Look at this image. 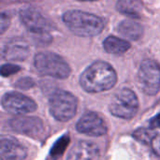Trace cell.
Masks as SVG:
<instances>
[{"label":"cell","instance_id":"cell-1","mask_svg":"<svg viewBox=\"0 0 160 160\" xmlns=\"http://www.w3.org/2000/svg\"><path fill=\"white\" fill-rule=\"evenodd\" d=\"M117 82L114 68L104 61L90 65L81 75V86L89 93H100L112 89Z\"/></svg>","mask_w":160,"mask_h":160},{"label":"cell","instance_id":"cell-2","mask_svg":"<svg viewBox=\"0 0 160 160\" xmlns=\"http://www.w3.org/2000/svg\"><path fill=\"white\" fill-rule=\"evenodd\" d=\"M63 21L72 33L80 37L97 36L104 28V22L101 18L81 10L66 12L63 15Z\"/></svg>","mask_w":160,"mask_h":160},{"label":"cell","instance_id":"cell-3","mask_svg":"<svg viewBox=\"0 0 160 160\" xmlns=\"http://www.w3.org/2000/svg\"><path fill=\"white\" fill-rule=\"evenodd\" d=\"M34 64L39 73L56 79H67L71 72L70 67L61 56L50 52L38 53Z\"/></svg>","mask_w":160,"mask_h":160},{"label":"cell","instance_id":"cell-4","mask_svg":"<svg viewBox=\"0 0 160 160\" xmlns=\"http://www.w3.org/2000/svg\"><path fill=\"white\" fill-rule=\"evenodd\" d=\"M78 107L77 98L69 92L56 90L49 100V109L52 116L60 122L69 121L75 115Z\"/></svg>","mask_w":160,"mask_h":160},{"label":"cell","instance_id":"cell-5","mask_svg":"<svg viewBox=\"0 0 160 160\" xmlns=\"http://www.w3.org/2000/svg\"><path fill=\"white\" fill-rule=\"evenodd\" d=\"M109 109L111 113L116 117L131 119L138 112L139 100L132 90L123 88L112 97Z\"/></svg>","mask_w":160,"mask_h":160},{"label":"cell","instance_id":"cell-6","mask_svg":"<svg viewBox=\"0 0 160 160\" xmlns=\"http://www.w3.org/2000/svg\"><path fill=\"white\" fill-rule=\"evenodd\" d=\"M138 82L140 88L146 95L154 96L160 90V67L151 59L142 61L139 73Z\"/></svg>","mask_w":160,"mask_h":160},{"label":"cell","instance_id":"cell-7","mask_svg":"<svg viewBox=\"0 0 160 160\" xmlns=\"http://www.w3.org/2000/svg\"><path fill=\"white\" fill-rule=\"evenodd\" d=\"M1 104L6 112L14 115L31 113L38 108L36 102L32 98L17 92H9L5 94L2 97Z\"/></svg>","mask_w":160,"mask_h":160},{"label":"cell","instance_id":"cell-8","mask_svg":"<svg viewBox=\"0 0 160 160\" xmlns=\"http://www.w3.org/2000/svg\"><path fill=\"white\" fill-rule=\"evenodd\" d=\"M10 128L17 133L38 138L43 132V122L35 116H18L9 121Z\"/></svg>","mask_w":160,"mask_h":160},{"label":"cell","instance_id":"cell-9","mask_svg":"<svg viewBox=\"0 0 160 160\" xmlns=\"http://www.w3.org/2000/svg\"><path fill=\"white\" fill-rule=\"evenodd\" d=\"M78 132L93 137L103 136L107 133V127L103 119L96 112H87L77 122Z\"/></svg>","mask_w":160,"mask_h":160},{"label":"cell","instance_id":"cell-10","mask_svg":"<svg viewBox=\"0 0 160 160\" xmlns=\"http://www.w3.org/2000/svg\"><path fill=\"white\" fill-rule=\"evenodd\" d=\"M20 18L24 26L31 32L36 34H45L52 29L51 22L34 8L22 9Z\"/></svg>","mask_w":160,"mask_h":160},{"label":"cell","instance_id":"cell-11","mask_svg":"<svg viewBox=\"0 0 160 160\" xmlns=\"http://www.w3.org/2000/svg\"><path fill=\"white\" fill-rule=\"evenodd\" d=\"M1 158L6 160H23L27 156V149L15 138L2 136L0 142Z\"/></svg>","mask_w":160,"mask_h":160},{"label":"cell","instance_id":"cell-12","mask_svg":"<svg viewBox=\"0 0 160 160\" xmlns=\"http://www.w3.org/2000/svg\"><path fill=\"white\" fill-rule=\"evenodd\" d=\"M99 148L89 141H80L68 151L67 160H98Z\"/></svg>","mask_w":160,"mask_h":160},{"label":"cell","instance_id":"cell-13","mask_svg":"<svg viewBox=\"0 0 160 160\" xmlns=\"http://www.w3.org/2000/svg\"><path fill=\"white\" fill-rule=\"evenodd\" d=\"M29 54V48L28 45L20 38H14L10 41H8L3 51L2 55L7 60H17L22 61L24 60Z\"/></svg>","mask_w":160,"mask_h":160},{"label":"cell","instance_id":"cell-14","mask_svg":"<svg viewBox=\"0 0 160 160\" xmlns=\"http://www.w3.org/2000/svg\"><path fill=\"white\" fill-rule=\"evenodd\" d=\"M118 32L125 38L131 40H138L143 34L142 26L133 21H123L118 26Z\"/></svg>","mask_w":160,"mask_h":160},{"label":"cell","instance_id":"cell-15","mask_svg":"<svg viewBox=\"0 0 160 160\" xmlns=\"http://www.w3.org/2000/svg\"><path fill=\"white\" fill-rule=\"evenodd\" d=\"M103 47L104 50L109 53L122 54L130 49V44L123 38L110 36L104 40Z\"/></svg>","mask_w":160,"mask_h":160},{"label":"cell","instance_id":"cell-16","mask_svg":"<svg viewBox=\"0 0 160 160\" xmlns=\"http://www.w3.org/2000/svg\"><path fill=\"white\" fill-rule=\"evenodd\" d=\"M116 8L125 15L139 18L142 10V3L141 0H118Z\"/></svg>","mask_w":160,"mask_h":160},{"label":"cell","instance_id":"cell-17","mask_svg":"<svg viewBox=\"0 0 160 160\" xmlns=\"http://www.w3.org/2000/svg\"><path fill=\"white\" fill-rule=\"evenodd\" d=\"M69 142H70V139L68 134L58 139L50 151V158L52 160H56L58 158H60L65 153L66 149L68 148Z\"/></svg>","mask_w":160,"mask_h":160},{"label":"cell","instance_id":"cell-18","mask_svg":"<svg viewBox=\"0 0 160 160\" xmlns=\"http://www.w3.org/2000/svg\"><path fill=\"white\" fill-rule=\"evenodd\" d=\"M133 137L138 142L144 143V144H148V143H152L154 138L156 137V134L154 133V131H152L151 128L147 129L144 128H141L134 131Z\"/></svg>","mask_w":160,"mask_h":160},{"label":"cell","instance_id":"cell-19","mask_svg":"<svg viewBox=\"0 0 160 160\" xmlns=\"http://www.w3.org/2000/svg\"><path fill=\"white\" fill-rule=\"evenodd\" d=\"M21 70V68L19 66L13 65V64H6L3 65L1 68V75L3 77H8L10 75H13Z\"/></svg>","mask_w":160,"mask_h":160},{"label":"cell","instance_id":"cell-20","mask_svg":"<svg viewBox=\"0 0 160 160\" xmlns=\"http://www.w3.org/2000/svg\"><path fill=\"white\" fill-rule=\"evenodd\" d=\"M35 84L34 81L31 79V78H22V79H20L16 82L15 83V86L18 87V88H21V89H23V90H27L31 87H33Z\"/></svg>","mask_w":160,"mask_h":160},{"label":"cell","instance_id":"cell-21","mask_svg":"<svg viewBox=\"0 0 160 160\" xmlns=\"http://www.w3.org/2000/svg\"><path fill=\"white\" fill-rule=\"evenodd\" d=\"M9 23H10L9 17L6 13H2L1 14V33L2 34L8 29V27L9 26Z\"/></svg>","mask_w":160,"mask_h":160},{"label":"cell","instance_id":"cell-22","mask_svg":"<svg viewBox=\"0 0 160 160\" xmlns=\"http://www.w3.org/2000/svg\"><path fill=\"white\" fill-rule=\"evenodd\" d=\"M151 144H152V149L155 152V154L160 157V134L156 135Z\"/></svg>","mask_w":160,"mask_h":160},{"label":"cell","instance_id":"cell-23","mask_svg":"<svg viewBox=\"0 0 160 160\" xmlns=\"http://www.w3.org/2000/svg\"><path fill=\"white\" fill-rule=\"evenodd\" d=\"M150 128L151 129H156V128H160V112L156 115L154 116L149 123Z\"/></svg>","mask_w":160,"mask_h":160},{"label":"cell","instance_id":"cell-24","mask_svg":"<svg viewBox=\"0 0 160 160\" xmlns=\"http://www.w3.org/2000/svg\"><path fill=\"white\" fill-rule=\"evenodd\" d=\"M83 1H95V0H83Z\"/></svg>","mask_w":160,"mask_h":160}]
</instances>
